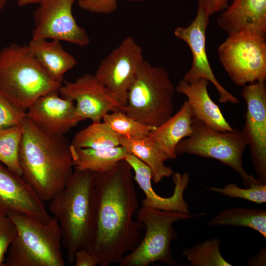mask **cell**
<instances>
[{
    "mask_svg": "<svg viewBox=\"0 0 266 266\" xmlns=\"http://www.w3.org/2000/svg\"><path fill=\"white\" fill-rule=\"evenodd\" d=\"M95 230L88 250L99 265L119 263L140 242L142 224L133 219L138 201L132 168L124 159L111 170L96 173Z\"/></svg>",
    "mask_w": 266,
    "mask_h": 266,
    "instance_id": "6da1fadb",
    "label": "cell"
},
{
    "mask_svg": "<svg viewBox=\"0 0 266 266\" xmlns=\"http://www.w3.org/2000/svg\"><path fill=\"white\" fill-rule=\"evenodd\" d=\"M19 152L22 177L43 201L68 183L74 167L70 145L64 136L44 132L26 116Z\"/></svg>",
    "mask_w": 266,
    "mask_h": 266,
    "instance_id": "7a4b0ae2",
    "label": "cell"
},
{
    "mask_svg": "<svg viewBox=\"0 0 266 266\" xmlns=\"http://www.w3.org/2000/svg\"><path fill=\"white\" fill-rule=\"evenodd\" d=\"M96 173L74 168L65 188L50 200L49 208L58 220L62 246L73 263L74 255L89 249L95 230L96 212Z\"/></svg>",
    "mask_w": 266,
    "mask_h": 266,
    "instance_id": "3957f363",
    "label": "cell"
},
{
    "mask_svg": "<svg viewBox=\"0 0 266 266\" xmlns=\"http://www.w3.org/2000/svg\"><path fill=\"white\" fill-rule=\"evenodd\" d=\"M36 60L28 45L12 43L0 50V94L26 112L37 99L59 90Z\"/></svg>",
    "mask_w": 266,
    "mask_h": 266,
    "instance_id": "277c9868",
    "label": "cell"
},
{
    "mask_svg": "<svg viewBox=\"0 0 266 266\" xmlns=\"http://www.w3.org/2000/svg\"><path fill=\"white\" fill-rule=\"evenodd\" d=\"M17 234L7 251L4 266H65L60 228L55 217L43 222L28 214H6Z\"/></svg>",
    "mask_w": 266,
    "mask_h": 266,
    "instance_id": "5b68a950",
    "label": "cell"
},
{
    "mask_svg": "<svg viewBox=\"0 0 266 266\" xmlns=\"http://www.w3.org/2000/svg\"><path fill=\"white\" fill-rule=\"evenodd\" d=\"M175 91L165 68L144 60L129 89L123 112L145 125L156 128L172 115Z\"/></svg>",
    "mask_w": 266,
    "mask_h": 266,
    "instance_id": "8992f818",
    "label": "cell"
},
{
    "mask_svg": "<svg viewBox=\"0 0 266 266\" xmlns=\"http://www.w3.org/2000/svg\"><path fill=\"white\" fill-rule=\"evenodd\" d=\"M197 216L142 205L136 216V220L145 229L144 236L137 246L125 255L118 264L121 266H148L159 262L169 266L177 265L170 246L172 241L177 237L173 224Z\"/></svg>",
    "mask_w": 266,
    "mask_h": 266,
    "instance_id": "52a82bcc",
    "label": "cell"
},
{
    "mask_svg": "<svg viewBox=\"0 0 266 266\" xmlns=\"http://www.w3.org/2000/svg\"><path fill=\"white\" fill-rule=\"evenodd\" d=\"M192 126V134L177 145V156L187 154L217 160L237 172L245 188L262 182L248 174L243 166L242 156L248 144L241 131L238 129L225 132L215 130L194 116Z\"/></svg>",
    "mask_w": 266,
    "mask_h": 266,
    "instance_id": "ba28073f",
    "label": "cell"
},
{
    "mask_svg": "<svg viewBox=\"0 0 266 266\" xmlns=\"http://www.w3.org/2000/svg\"><path fill=\"white\" fill-rule=\"evenodd\" d=\"M266 38L247 33L229 35L218 47L220 63L238 86L266 79Z\"/></svg>",
    "mask_w": 266,
    "mask_h": 266,
    "instance_id": "9c48e42d",
    "label": "cell"
},
{
    "mask_svg": "<svg viewBox=\"0 0 266 266\" xmlns=\"http://www.w3.org/2000/svg\"><path fill=\"white\" fill-rule=\"evenodd\" d=\"M143 60L141 47L132 37L128 36L101 61L94 76L125 106L129 89Z\"/></svg>",
    "mask_w": 266,
    "mask_h": 266,
    "instance_id": "30bf717a",
    "label": "cell"
},
{
    "mask_svg": "<svg viewBox=\"0 0 266 266\" xmlns=\"http://www.w3.org/2000/svg\"><path fill=\"white\" fill-rule=\"evenodd\" d=\"M77 0H42L33 13L32 38L64 41L79 46L88 45L90 39L73 16L72 6Z\"/></svg>",
    "mask_w": 266,
    "mask_h": 266,
    "instance_id": "8fae6325",
    "label": "cell"
},
{
    "mask_svg": "<svg viewBox=\"0 0 266 266\" xmlns=\"http://www.w3.org/2000/svg\"><path fill=\"white\" fill-rule=\"evenodd\" d=\"M210 14L207 0H198L197 13L195 19L186 27H179L174 35L186 42L192 54V64L182 79L186 81L203 78L211 82L219 94V101L222 103H240L239 100L229 92L215 77L207 58L206 51V31Z\"/></svg>",
    "mask_w": 266,
    "mask_h": 266,
    "instance_id": "7c38bea8",
    "label": "cell"
},
{
    "mask_svg": "<svg viewBox=\"0 0 266 266\" xmlns=\"http://www.w3.org/2000/svg\"><path fill=\"white\" fill-rule=\"evenodd\" d=\"M241 95L247 111L241 131L249 147L258 179L266 183V86L259 80L243 86Z\"/></svg>",
    "mask_w": 266,
    "mask_h": 266,
    "instance_id": "4fadbf2b",
    "label": "cell"
},
{
    "mask_svg": "<svg viewBox=\"0 0 266 266\" xmlns=\"http://www.w3.org/2000/svg\"><path fill=\"white\" fill-rule=\"evenodd\" d=\"M61 96L72 100L77 115L83 120L92 122L102 121L103 116L111 112H123L120 104L94 75L85 74L72 82H66L59 89Z\"/></svg>",
    "mask_w": 266,
    "mask_h": 266,
    "instance_id": "5bb4252c",
    "label": "cell"
},
{
    "mask_svg": "<svg viewBox=\"0 0 266 266\" xmlns=\"http://www.w3.org/2000/svg\"><path fill=\"white\" fill-rule=\"evenodd\" d=\"M59 93V90L52 91L39 97L26 115L47 133L62 136L83 120L77 115L75 102Z\"/></svg>",
    "mask_w": 266,
    "mask_h": 266,
    "instance_id": "9a60e30c",
    "label": "cell"
},
{
    "mask_svg": "<svg viewBox=\"0 0 266 266\" xmlns=\"http://www.w3.org/2000/svg\"><path fill=\"white\" fill-rule=\"evenodd\" d=\"M28 214L43 222L51 217L44 201L24 179L0 162V213Z\"/></svg>",
    "mask_w": 266,
    "mask_h": 266,
    "instance_id": "2e32d148",
    "label": "cell"
},
{
    "mask_svg": "<svg viewBox=\"0 0 266 266\" xmlns=\"http://www.w3.org/2000/svg\"><path fill=\"white\" fill-rule=\"evenodd\" d=\"M125 160L134 171L133 179L145 195V198L142 200V205L163 210L190 213L189 204L185 201L183 196L190 181L188 172H174L171 175L174 185L173 193L170 197H163L153 189L152 171L145 164L128 152Z\"/></svg>",
    "mask_w": 266,
    "mask_h": 266,
    "instance_id": "e0dca14e",
    "label": "cell"
},
{
    "mask_svg": "<svg viewBox=\"0 0 266 266\" xmlns=\"http://www.w3.org/2000/svg\"><path fill=\"white\" fill-rule=\"evenodd\" d=\"M229 35L247 33L266 37V0H234L217 19Z\"/></svg>",
    "mask_w": 266,
    "mask_h": 266,
    "instance_id": "ac0fdd59",
    "label": "cell"
},
{
    "mask_svg": "<svg viewBox=\"0 0 266 266\" xmlns=\"http://www.w3.org/2000/svg\"><path fill=\"white\" fill-rule=\"evenodd\" d=\"M210 82L203 78L190 81L180 80L176 91L187 97L194 116L210 128L219 131L233 129L222 114L219 106L211 100L207 86Z\"/></svg>",
    "mask_w": 266,
    "mask_h": 266,
    "instance_id": "d6986e66",
    "label": "cell"
},
{
    "mask_svg": "<svg viewBox=\"0 0 266 266\" xmlns=\"http://www.w3.org/2000/svg\"><path fill=\"white\" fill-rule=\"evenodd\" d=\"M193 116L192 108L186 100L174 115L150 132L149 138L168 160L177 157L175 153L177 145L192 134Z\"/></svg>",
    "mask_w": 266,
    "mask_h": 266,
    "instance_id": "ffe728a7",
    "label": "cell"
},
{
    "mask_svg": "<svg viewBox=\"0 0 266 266\" xmlns=\"http://www.w3.org/2000/svg\"><path fill=\"white\" fill-rule=\"evenodd\" d=\"M28 46L40 66L54 81L62 84L65 74L77 64L60 41L32 38Z\"/></svg>",
    "mask_w": 266,
    "mask_h": 266,
    "instance_id": "44dd1931",
    "label": "cell"
},
{
    "mask_svg": "<svg viewBox=\"0 0 266 266\" xmlns=\"http://www.w3.org/2000/svg\"><path fill=\"white\" fill-rule=\"evenodd\" d=\"M120 144L151 169L152 180L154 183L160 182L164 178L171 177L174 173L171 167L165 164L168 160L167 157L148 136H120Z\"/></svg>",
    "mask_w": 266,
    "mask_h": 266,
    "instance_id": "7402d4cb",
    "label": "cell"
},
{
    "mask_svg": "<svg viewBox=\"0 0 266 266\" xmlns=\"http://www.w3.org/2000/svg\"><path fill=\"white\" fill-rule=\"evenodd\" d=\"M74 168L100 173L112 169L128 153L122 146L101 149L76 148L70 146Z\"/></svg>",
    "mask_w": 266,
    "mask_h": 266,
    "instance_id": "603a6c76",
    "label": "cell"
},
{
    "mask_svg": "<svg viewBox=\"0 0 266 266\" xmlns=\"http://www.w3.org/2000/svg\"><path fill=\"white\" fill-rule=\"evenodd\" d=\"M210 226H231L254 230L266 238V211L236 207L225 209L208 222Z\"/></svg>",
    "mask_w": 266,
    "mask_h": 266,
    "instance_id": "cb8c5ba5",
    "label": "cell"
},
{
    "mask_svg": "<svg viewBox=\"0 0 266 266\" xmlns=\"http://www.w3.org/2000/svg\"><path fill=\"white\" fill-rule=\"evenodd\" d=\"M120 137L103 121L92 122L75 134L70 146L76 148H111L120 145Z\"/></svg>",
    "mask_w": 266,
    "mask_h": 266,
    "instance_id": "d4e9b609",
    "label": "cell"
},
{
    "mask_svg": "<svg viewBox=\"0 0 266 266\" xmlns=\"http://www.w3.org/2000/svg\"><path fill=\"white\" fill-rule=\"evenodd\" d=\"M220 243L217 237L206 240L185 248L182 255L192 266H232L221 255Z\"/></svg>",
    "mask_w": 266,
    "mask_h": 266,
    "instance_id": "484cf974",
    "label": "cell"
},
{
    "mask_svg": "<svg viewBox=\"0 0 266 266\" xmlns=\"http://www.w3.org/2000/svg\"><path fill=\"white\" fill-rule=\"evenodd\" d=\"M23 133L22 125L0 130V162L21 176L19 152Z\"/></svg>",
    "mask_w": 266,
    "mask_h": 266,
    "instance_id": "4316f807",
    "label": "cell"
},
{
    "mask_svg": "<svg viewBox=\"0 0 266 266\" xmlns=\"http://www.w3.org/2000/svg\"><path fill=\"white\" fill-rule=\"evenodd\" d=\"M102 121L119 136L126 138L148 136L151 131L154 129L135 120L120 110L105 114Z\"/></svg>",
    "mask_w": 266,
    "mask_h": 266,
    "instance_id": "83f0119b",
    "label": "cell"
},
{
    "mask_svg": "<svg viewBox=\"0 0 266 266\" xmlns=\"http://www.w3.org/2000/svg\"><path fill=\"white\" fill-rule=\"evenodd\" d=\"M209 190L232 198L242 199L256 203L266 202V183L251 185L248 188H241L234 183H230L222 188L214 187Z\"/></svg>",
    "mask_w": 266,
    "mask_h": 266,
    "instance_id": "f1b7e54d",
    "label": "cell"
},
{
    "mask_svg": "<svg viewBox=\"0 0 266 266\" xmlns=\"http://www.w3.org/2000/svg\"><path fill=\"white\" fill-rule=\"evenodd\" d=\"M26 116L25 111L0 94V130L21 126Z\"/></svg>",
    "mask_w": 266,
    "mask_h": 266,
    "instance_id": "f546056e",
    "label": "cell"
},
{
    "mask_svg": "<svg viewBox=\"0 0 266 266\" xmlns=\"http://www.w3.org/2000/svg\"><path fill=\"white\" fill-rule=\"evenodd\" d=\"M16 234L14 223L6 214L0 213V266H4L5 254Z\"/></svg>",
    "mask_w": 266,
    "mask_h": 266,
    "instance_id": "4dcf8cb0",
    "label": "cell"
},
{
    "mask_svg": "<svg viewBox=\"0 0 266 266\" xmlns=\"http://www.w3.org/2000/svg\"><path fill=\"white\" fill-rule=\"evenodd\" d=\"M141 2L149 0H129ZM79 7L82 10L96 14H110L118 7L117 0H77Z\"/></svg>",
    "mask_w": 266,
    "mask_h": 266,
    "instance_id": "1f68e13d",
    "label": "cell"
},
{
    "mask_svg": "<svg viewBox=\"0 0 266 266\" xmlns=\"http://www.w3.org/2000/svg\"><path fill=\"white\" fill-rule=\"evenodd\" d=\"M75 266H95L99 265L97 259L88 249H81L74 255Z\"/></svg>",
    "mask_w": 266,
    "mask_h": 266,
    "instance_id": "d6a6232c",
    "label": "cell"
},
{
    "mask_svg": "<svg viewBox=\"0 0 266 266\" xmlns=\"http://www.w3.org/2000/svg\"><path fill=\"white\" fill-rule=\"evenodd\" d=\"M249 266H264L266 265V249L262 248L248 260Z\"/></svg>",
    "mask_w": 266,
    "mask_h": 266,
    "instance_id": "836d02e7",
    "label": "cell"
},
{
    "mask_svg": "<svg viewBox=\"0 0 266 266\" xmlns=\"http://www.w3.org/2000/svg\"><path fill=\"white\" fill-rule=\"evenodd\" d=\"M229 0H207L210 15L226 9L228 6Z\"/></svg>",
    "mask_w": 266,
    "mask_h": 266,
    "instance_id": "e575fe53",
    "label": "cell"
},
{
    "mask_svg": "<svg viewBox=\"0 0 266 266\" xmlns=\"http://www.w3.org/2000/svg\"><path fill=\"white\" fill-rule=\"evenodd\" d=\"M42 0H18L17 5L18 6L22 7L31 4H38Z\"/></svg>",
    "mask_w": 266,
    "mask_h": 266,
    "instance_id": "d590c367",
    "label": "cell"
},
{
    "mask_svg": "<svg viewBox=\"0 0 266 266\" xmlns=\"http://www.w3.org/2000/svg\"><path fill=\"white\" fill-rule=\"evenodd\" d=\"M7 0H0V12L3 9L5 5Z\"/></svg>",
    "mask_w": 266,
    "mask_h": 266,
    "instance_id": "8d00e7d4",
    "label": "cell"
}]
</instances>
